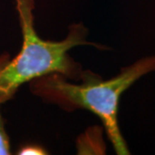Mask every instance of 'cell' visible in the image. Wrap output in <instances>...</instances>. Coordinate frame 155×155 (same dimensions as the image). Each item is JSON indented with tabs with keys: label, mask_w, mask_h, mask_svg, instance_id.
Here are the masks:
<instances>
[{
	"label": "cell",
	"mask_w": 155,
	"mask_h": 155,
	"mask_svg": "<svg viewBox=\"0 0 155 155\" xmlns=\"http://www.w3.org/2000/svg\"><path fill=\"white\" fill-rule=\"evenodd\" d=\"M16 4L22 45L13 58L9 54H0V106L11 100L22 84L49 73L56 72L67 79L79 80L83 70L68 54L72 48L89 45L106 49L87 41L88 29L81 22L71 25L67 36L62 41L41 39L34 25V0H16Z\"/></svg>",
	"instance_id": "7a4b0ae2"
},
{
	"label": "cell",
	"mask_w": 155,
	"mask_h": 155,
	"mask_svg": "<svg viewBox=\"0 0 155 155\" xmlns=\"http://www.w3.org/2000/svg\"><path fill=\"white\" fill-rule=\"evenodd\" d=\"M155 72V54L145 56L122 68L107 80L90 70L82 71L80 84H72L60 73H49L29 82L31 92L47 104L66 111L87 110L102 121L116 154L130 152L118 122V110L122 95L140 78Z\"/></svg>",
	"instance_id": "6da1fadb"
},
{
	"label": "cell",
	"mask_w": 155,
	"mask_h": 155,
	"mask_svg": "<svg viewBox=\"0 0 155 155\" xmlns=\"http://www.w3.org/2000/svg\"><path fill=\"white\" fill-rule=\"evenodd\" d=\"M11 153L10 138L6 133L4 119L0 113V155H8Z\"/></svg>",
	"instance_id": "3957f363"
},
{
	"label": "cell",
	"mask_w": 155,
	"mask_h": 155,
	"mask_svg": "<svg viewBox=\"0 0 155 155\" xmlns=\"http://www.w3.org/2000/svg\"><path fill=\"white\" fill-rule=\"evenodd\" d=\"M18 154L21 155H31V154H36V155H42V154H48L47 151L41 146L35 144H28L22 147L18 153Z\"/></svg>",
	"instance_id": "277c9868"
}]
</instances>
